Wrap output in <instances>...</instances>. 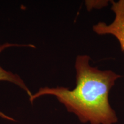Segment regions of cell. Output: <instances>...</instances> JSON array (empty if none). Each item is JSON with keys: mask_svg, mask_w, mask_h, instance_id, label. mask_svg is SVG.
Wrapping results in <instances>:
<instances>
[{"mask_svg": "<svg viewBox=\"0 0 124 124\" xmlns=\"http://www.w3.org/2000/svg\"><path fill=\"white\" fill-rule=\"evenodd\" d=\"M90 59L89 55H79L76 58V86L74 89L59 86L41 88L29 98L31 103L41 96L54 95L82 123H116L118 118L110 105L108 95L121 75L111 70H100L91 66Z\"/></svg>", "mask_w": 124, "mask_h": 124, "instance_id": "1", "label": "cell"}, {"mask_svg": "<svg viewBox=\"0 0 124 124\" xmlns=\"http://www.w3.org/2000/svg\"><path fill=\"white\" fill-rule=\"evenodd\" d=\"M111 10L114 12L115 18L110 24L100 21L93 27V31L98 35L114 36L120 43L124 54V0L115 2L110 1Z\"/></svg>", "mask_w": 124, "mask_h": 124, "instance_id": "2", "label": "cell"}, {"mask_svg": "<svg viewBox=\"0 0 124 124\" xmlns=\"http://www.w3.org/2000/svg\"><path fill=\"white\" fill-rule=\"evenodd\" d=\"M30 46V47L35 48V46L32 44H10V43H5L4 44L0 45V53L5 49L7 48L10 47V46ZM0 81H7L12 83H15V85H17L20 88L24 90L27 93V94L29 95V98L32 97V94L29 90L26 85L25 84L24 81L21 79V78L17 74H14L10 71H7L3 69L1 66H0ZM0 117H2V118L7 119L8 120L15 121L13 118L11 117H9L8 116L5 115L4 113L0 111Z\"/></svg>", "mask_w": 124, "mask_h": 124, "instance_id": "3", "label": "cell"}, {"mask_svg": "<svg viewBox=\"0 0 124 124\" xmlns=\"http://www.w3.org/2000/svg\"><path fill=\"white\" fill-rule=\"evenodd\" d=\"M110 1L107 0H87L85 1V5L88 11H91L92 9H100L108 5Z\"/></svg>", "mask_w": 124, "mask_h": 124, "instance_id": "4", "label": "cell"}]
</instances>
